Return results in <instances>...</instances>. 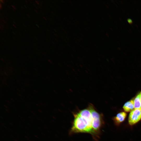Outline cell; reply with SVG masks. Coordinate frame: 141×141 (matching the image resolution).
<instances>
[{
	"label": "cell",
	"instance_id": "13",
	"mask_svg": "<svg viewBox=\"0 0 141 141\" xmlns=\"http://www.w3.org/2000/svg\"><path fill=\"white\" fill-rule=\"evenodd\" d=\"M13 25L16 28V26L14 25Z\"/></svg>",
	"mask_w": 141,
	"mask_h": 141
},
{
	"label": "cell",
	"instance_id": "7",
	"mask_svg": "<svg viewBox=\"0 0 141 141\" xmlns=\"http://www.w3.org/2000/svg\"><path fill=\"white\" fill-rule=\"evenodd\" d=\"M3 1H4L2 0H0L1 2L2 3H4Z\"/></svg>",
	"mask_w": 141,
	"mask_h": 141
},
{
	"label": "cell",
	"instance_id": "9",
	"mask_svg": "<svg viewBox=\"0 0 141 141\" xmlns=\"http://www.w3.org/2000/svg\"><path fill=\"white\" fill-rule=\"evenodd\" d=\"M139 94H140V100H141V91L139 93Z\"/></svg>",
	"mask_w": 141,
	"mask_h": 141
},
{
	"label": "cell",
	"instance_id": "4",
	"mask_svg": "<svg viewBox=\"0 0 141 141\" xmlns=\"http://www.w3.org/2000/svg\"><path fill=\"white\" fill-rule=\"evenodd\" d=\"M126 115V114L124 112L120 113L114 118L115 121L117 123H121L125 120Z\"/></svg>",
	"mask_w": 141,
	"mask_h": 141
},
{
	"label": "cell",
	"instance_id": "2",
	"mask_svg": "<svg viewBox=\"0 0 141 141\" xmlns=\"http://www.w3.org/2000/svg\"><path fill=\"white\" fill-rule=\"evenodd\" d=\"M141 119V108L135 109L130 113L128 118L129 124L133 125Z\"/></svg>",
	"mask_w": 141,
	"mask_h": 141
},
{
	"label": "cell",
	"instance_id": "14",
	"mask_svg": "<svg viewBox=\"0 0 141 141\" xmlns=\"http://www.w3.org/2000/svg\"><path fill=\"white\" fill-rule=\"evenodd\" d=\"M44 19H45V20H46V18H45L44 17Z\"/></svg>",
	"mask_w": 141,
	"mask_h": 141
},
{
	"label": "cell",
	"instance_id": "1",
	"mask_svg": "<svg viewBox=\"0 0 141 141\" xmlns=\"http://www.w3.org/2000/svg\"><path fill=\"white\" fill-rule=\"evenodd\" d=\"M74 116L70 133H87L94 138L93 126L95 118L89 106L75 113Z\"/></svg>",
	"mask_w": 141,
	"mask_h": 141
},
{
	"label": "cell",
	"instance_id": "5",
	"mask_svg": "<svg viewBox=\"0 0 141 141\" xmlns=\"http://www.w3.org/2000/svg\"><path fill=\"white\" fill-rule=\"evenodd\" d=\"M135 109L141 108V101L139 93L133 99Z\"/></svg>",
	"mask_w": 141,
	"mask_h": 141
},
{
	"label": "cell",
	"instance_id": "8",
	"mask_svg": "<svg viewBox=\"0 0 141 141\" xmlns=\"http://www.w3.org/2000/svg\"><path fill=\"white\" fill-rule=\"evenodd\" d=\"M36 1V3H37V4H38V5L39 4V3L38 2V1Z\"/></svg>",
	"mask_w": 141,
	"mask_h": 141
},
{
	"label": "cell",
	"instance_id": "10",
	"mask_svg": "<svg viewBox=\"0 0 141 141\" xmlns=\"http://www.w3.org/2000/svg\"><path fill=\"white\" fill-rule=\"evenodd\" d=\"M12 7L14 8V9H16V8H15V6H14L13 5H12Z\"/></svg>",
	"mask_w": 141,
	"mask_h": 141
},
{
	"label": "cell",
	"instance_id": "3",
	"mask_svg": "<svg viewBox=\"0 0 141 141\" xmlns=\"http://www.w3.org/2000/svg\"><path fill=\"white\" fill-rule=\"evenodd\" d=\"M134 105L133 99L126 102L123 106V108L125 111L127 112L131 111L133 110Z\"/></svg>",
	"mask_w": 141,
	"mask_h": 141
},
{
	"label": "cell",
	"instance_id": "11",
	"mask_svg": "<svg viewBox=\"0 0 141 141\" xmlns=\"http://www.w3.org/2000/svg\"><path fill=\"white\" fill-rule=\"evenodd\" d=\"M27 16H28V17H30V15H28V14H27Z\"/></svg>",
	"mask_w": 141,
	"mask_h": 141
},
{
	"label": "cell",
	"instance_id": "12",
	"mask_svg": "<svg viewBox=\"0 0 141 141\" xmlns=\"http://www.w3.org/2000/svg\"><path fill=\"white\" fill-rule=\"evenodd\" d=\"M34 10L35 11V12H36L37 13H38V12H37V11H36V10Z\"/></svg>",
	"mask_w": 141,
	"mask_h": 141
},
{
	"label": "cell",
	"instance_id": "6",
	"mask_svg": "<svg viewBox=\"0 0 141 141\" xmlns=\"http://www.w3.org/2000/svg\"><path fill=\"white\" fill-rule=\"evenodd\" d=\"M2 4L1 3H0V9H1L2 8Z\"/></svg>",
	"mask_w": 141,
	"mask_h": 141
}]
</instances>
